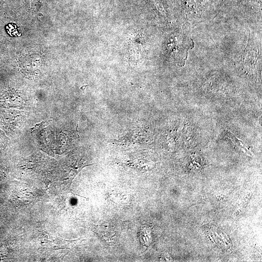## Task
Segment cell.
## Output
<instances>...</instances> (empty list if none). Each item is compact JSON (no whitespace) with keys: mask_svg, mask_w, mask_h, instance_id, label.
Segmentation results:
<instances>
[{"mask_svg":"<svg viewBox=\"0 0 262 262\" xmlns=\"http://www.w3.org/2000/svg\"><path fill=\"white\" fill-rule=\"evenodd\" d=\"M229 137L230 138V139L234 142V144H235L236 145L239 146V147H240L243 149H245L246 151H247L248 152L249 151L247 146L246 145L245 143L240 139L237 138L236 136H235L233 134H231V133L229 132Z\"/></svg>","mask_w":262,"mask_h":262,"instance_id":"6da1fadb","label":"cell"},{"mask_svg":"<svg viewBox=\"0 0 262 262\" xmlns=\"http://www.w3.org/2000/svg\"><path fill=\"white\" fill-rule=\"evenodd\" d=\"M6 137L4 135V134L0 131V147L4 144H6Z\"/></svg>","mask_w":262,"mask_h":262,"instance_id":"7a4b0ae2","label":"cell"}]
</instances>
